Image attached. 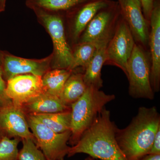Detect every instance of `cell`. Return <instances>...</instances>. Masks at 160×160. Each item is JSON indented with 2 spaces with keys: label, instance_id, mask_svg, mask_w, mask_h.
I'll use <instances>...</instances> for the list:
<instances>
[{
  "label": "cell",
  "instance_id": "6da1fadb",
  "mask_svg": "<svg viewBox=\"0 0 160 160\" xmlns=\"http://www.w3.org/2000/svg\"><path fill=\"white\" fill-rule=\"evenodd\" d=\"M118 128L111 121L110 111L104 107L77 144L70 147L67 157L85 153L99 160H127L116 139Z\"/></svg>",
  "mask_w": 160,
  "mask_h": 160
},
{
  "label": "cell",
  "instance_id": "7a4b0ae2",
  "mask_svg": "<svg viewBox=\"0 0 160 160\" xmlns=\"http://www.w3.org/2000/svg\"><path fill=\"white\" fill-rule=\"evenodd\" d=\"M160 128V115L155 106L140 107L130 124L118 128L116 139L127 160H139L148 154Z\"/></svg>",
  "mask_w": 160,
  "mask_h": 160
},
{
  "label": "cell",
  "instance_id": "3957f363",
  "mask_svg": "<svg viewBox=\"0 0 160 160\" xmlns=\"http://www.w3.org/2000/svg\"><path fill=\"white\" fill-rule=\"evenodd\" d=\"M115 98L114 94H106L93 86H87L84 94L70 106L71 135L68 143L72 146L76 144L100 111Z\"/></svg>",
  "mask_w": 160,
  "mask_h": 160
},
{
  "label": "cell",
  "instance_id": "277c9868",
  "mask_svg": "<svg viewBox=\"0 0 160 160\" xmlns=\"http://www.w3.org/2000/svg\"><path fill=\"white\" fill-rule=\"evenodd\" d=\"M32 9L52 41L53 51L52 54L51 69H69L72 61V50L66 39L62 16L58 12L38 8Z\"/></svg>",
  "mask_w": 160,
  "mask_h": 160
},
{
  "label": "cell",
  "instance_id": "5b68a950",
  "mask_svg": "<svg viewBox=\"0 0 160 160\" xmlns=\"http://www.w3.org/2000/svg\"><path fill=\"white\" fill-rule=\"evenodd\" d=\"M26 115L35 144L47 160H64L70 146L68 145L71 131L58 133L52 131L34 116Z\"/></svg>",
  "mask_w": 160,
  "mask_h": 160
},
{
  "label": "cell",
  "instance_id": "8992f818",
  "mask_svg": "<svg viewBox=\"0 0 160 160\" xmlns=\"http://www.w3.org/2000/svg\"><path fill=\"white\" fill-rule=\"evenodd\" d=\"M127 68L129 95L134 98L153 100L154 92L150 82L151 65L142 46L135 44Z\"/></svg>",
  "mask_w": 160,
  "mask_h": 160
},
{
  "label": "cell",
  "instance_id": "52a82bcc",
  "mask_svg": "<svg viewBox=\"0 0 160 160\" xmlns=\"http://www.w3.org/2000/svg\"><path fill=\"white\" fill-rule=\"evenodd\" d=\"M129 26L123 19L116 27L113 36L106 47V62L114 64L127 75V63L135 46Z\"/></svg>",
  "mask_w": 160,
  "mask_h": 160
},
{
  "label": "cell",
  "instance_id": "ba28073f",
  "mask_svg": "<svg viewBox=\"0 0 160 160\" xmlns=\"http://www.w3.org/2000/svg\"><path fill=\"white\" fill-rule=\"evenodd\" d=\"M52 60V54L42 59H30L2 52L1 69L3 77L7 82L19 75L31 74L42 77L51 69Z\"/></svg>",
  "mask_w": 160,
  "mask_h": 160
},
{
  "label": "cell",
  "instance_id": "9c48e42d",
  "mask_svg": "<svg viewBox=\"0 0 160 160\" xmlns=\"http://www.w3.org/2000/svg\"><path fill=\"white\" fill-rule=\"evenodd\" d=\"M106 8L98 12L89 22L80 36L79 43H91L96 47L108 44L115 30L116 17L114 12Z\"/></svg>",
  "mask_w": 160,
  "mask_h": 160
},
{
  "label": "cell",
  "instance_id": "30bf717a",
  "mask_svg": "<svg viewBox=\"0 0 160 160\" xmlns=\"http://www.w3.org/2000/svg\"><path fill=\"white\" fill-rule=\"evenodd\" d=\"M26 115L19 106L13 103L0 108V134L2 138L30 139L35 143L29 130Z\"/></svg>",
  "mask_w": 160,
  "mask_h": 160
},
{
  "label": "cell",
  "instance_id": "8fae6325",
  "mask_svg": "<svg viewBox=\"0 0 160 160\" xmlns=\"http://www.w3.org/2000/svg\"><path fill=\"white\" fill-rule=\"evenodd\" d=\"M44 92L42 77L31 74L19 75L6 82V93L15 106H21Z\"/></svg>",
  "mask_w": 160,
  "mask_h": 160
},
{
  "label": "cell",
  "instance_id": "7c38bea8",
  "mask_svg": "<svg viewBox=\"0 0 160 160\" xmlns=\"http://www.w3.org/2000/svg\"><path fill=\"white\" fill-rule=\"evenodd\" d=\"M123 18L129 26L134 40L141 46L149 41V22L142 13L140 0H118Z\"/></svg>",
  "mask_w": 160,
  "mask_h": 160
},
{
  "label": "cell",
  "instance_id": "4fadbf2b",
  "mask_svg": "<svg viewBox=\"0 0 160 160\" xmlns=\"http://www.w3.org/2000/svg\"><path fill=\"white\" fill-rule=\"evenodd\" d=\"M149 43L151 52L150 82L154 92L160 89V6L154 2L150 20Z\"/></svg>",
  "mask_w": 160,
  "mask_h": 160
},
{
  "label": "cell",
  "instance_id": "5bb4252c",
  "mask_svg": "<svg viewBox=\"0 0 160 160\" xmlns=\"http://www.w3.org/2000/svg\"><path fill=\"white\" fill-rule=\"evenodd\" d=\"M25 114L35 115L56 113L71 110V106L66 105L58 97L43 92L21 106Z\"/></svg>",
  "mask_w": 160,
  "mask_h": 160
},
{
  "label": "cell",
  "instance_id": "9a60e30c",
  "mask_svg": "<svg viewBox=\"0 0 160 160\" xmlns=\"http://www.w3.org/2000/svg\"><path fill=\"white\" fill-rule=\"evenodd\" d=\"M106 0H93L84 4L75 12L72 19L70 34L74 42L79 40L85 29L98 12L107 8Z\"/></svg>",
  "mask_w": 160,
  "mask_h": 160
},
{
  "label": "cell",
  "instance_id": "2e32d148",
  "mask_svg": "<svg viewBox=\"0 0 160 160\" xmlns=\"http://www.w3.org/2000/svg\"><path fill=\"white\" fill-rule=\"evenodd\" d=\"M108 44L97 47L94 56L85 69L83 79L87 86H93L100 89L103 86L102 78V68L107 61L106 49Z\"/></svg>",
  "mask_w": 160,
  "mask_h": 160
},
{
  "label": "cell",
  "instance_id": "e0dca14e",
  "mask_svg": "<svg viewBox=\"0 0 160 160\" xmlns=\"http://www.w3.org/2000/svg\"><path fill=\"white\" fill-rule=\"evenodd\" d=\"M72 70L67 69H51L42 77L44 92L60 97L66 80Z\"/></svg>",
  "mask_w": 160,
  "mask_h": 160
},
{
  "label": "cell",
  "instance_id": "ac0fdd59",
  "mask_svg": "<svg viewBox=\"0 0 160 160\" xmlns=\"http://www.w3.org/2000/svg\"><path fill=\"white\" fill-rule=\"evenodd\" d=\"M87 87L83 79V74L73 70L66 80L60 98L70 106L82 96Z\"/></svg>",
  "mask_w": 160,
  "mask_h": 160
},
{
  "label": "cell",
  "instance_id": "d6986e66",
  "mask_svg": "<svg viewBox=\"0 0 160 160\" xmlns=\"http://www.w3.org/2000/svg\"><path fill=\"white\" fill-rule=\"evenodd\" d=\"M93 0H26V5L32 9L38 8L51 12H58L73 9Z\"/></svg>",
  "mask_w": 160,
  "mask_h": 160
},
{
  "label": "cell",
  "instance_id": "ffe728a7",
  "mask_svg": "<svg viewBox=\"0 0 160 160\" xmlns=\"http://www.w3.org/2000/svg\"><path fill=\"white\" fill-rule=\"evenodd\" d=\"M32 116L55 132L62 133L71 131V110Z\"/></svg>",
  "mask_w": 160,
  "mask_h": 160
},
{
  "label": "cell",
  "instance_id": "44dd1931",
  "mask_svg": "<svg viewBox=\"0 0 160 160\" xmlns=\"http://www.w3.org/2000/svg\"><path fill=\"white\" fill-rule=\"evenodd\" d=\"M96 49V46L92 43H78L72 50V61L69 70L73 71L79 67L86 69L94 56Z\"/></svg>",
  "mask_w": 160,
  "mask_h": 160
},
{
  "label": "cell",
  "instance_id": "7402d4cb",
  "mask_svg": "<svg viewBox=\"0 0 160 160\" xmlns=\"http://www.w3.org/2000/svg\"><path fill=\"white\" fill-rule=\"evenodd\" d=\"M21 142L19 138H2L0 141V160H18V145Z\"/></svg>",
  "mask_w": 160,
  "mask_h": 160
},
{
  "label": "cell",
  "instance_id": "603a6c76",
  "mask_svg": "<svg viewBox=\"0 0 160 160\" xmlns=\"http://www.w3.org/2000/svg\"><path fill=\"white\" fill-rule=\"evenodd\" d=\"M22 142V148L19 151L18 160H47L33 140L23 139Z\"/></svg>",
  "mask_w": 160,
  "mask_h": 160
},
{
  "label": "cell",
  "instance_id": "cb8c5ba5",
  "mask_svg": "<svg viewBox=\"0 0 160 160\" xmlns=\"http://www.w3.org/2000/svg\"><path fill=\"white\" fill-rule=\"evenodd\" d=\"M6 82L4 79L2 69L0 67V108L12 104L6 93Z\"/></svg>",
  "mask_w": 160,
  "mask_h": 160
},
{
  "label": "cell",
  "instance_id": "d4e9b609",
  "mask_svg": "<svg viewBox=\"0 0 160 160\" xmlns=\"http://www.w3.org/2000/svg\"><path fill=\"white\" fill-rule=\"evenodd\" d=\"M145 18L148 22L150 20L154 4V0H140Z\"/></svg>",
  "mask_w": 160,
  "mask_h": 160
},
{
  "label": "cell",
  "instance_id": "484cf974",
  "mask_svg": "<svg viewBox=\"0 0 160 160\" xmlns=\"http://www.w3.org/2000/svg\"><path fill=\"white\" fill-rule=\"evenodd\" d=\"M149 154H160V128L158 129L152 143Z\"/></svg>",
  "mask_w": 160,
  "mask_h": 160
},
{
  "label": "cell",
  "instance_id": "4316f807",
  "mask_svg": "<svg viewBox=\"0 0 160 160\" xmlns=\"http://www.w3.org/2000/svg\"><path fill=\"white\" fill-rule=\"evenodd\" d=\"M139 160H160V154H149L143 157Z\"/></svg>",
  "mask_w": 160,
  "mask_h": 160
},
{
  "label": "cell",
  "instance_id": "83f0119b",
  "mask_svg": "<svg viewBox=\"0 0 160 160\" xmlns=\"http://www.w3.org/2000/svg\"><path fill=\"white\" fill-rule=\"evenodd\" d=\"M6 0H0V12L5 10Z\"/></svg>",
  "mask_w": 160,
  "mask_h": 160
},
{
  "label": "cell",
  "instance_id": "f1b7e54d",
  "mask_svg": "<svg viewBox=\"0 0 160 160\" xmlns=\"http://www.w3.org/2000/svg\"><path fill=\"white\" fill-rule=\"evenodd\" d=\"M85 160H99L98 159H96L93 158H92L91 157H87V158H86V159H85Z\"/></svg>",
  "mask_w": 160,
  "mask_h": 160
},
{
  "label": "cell",
  "instance_id": "f546056e",
  "mask_svg": "<svg viewBox=\"0 0 160 160\" xmlns=\"http://www.w3.org/2000/svg\"><path fill=\"white\" fill-rule=\"evenodd\" d=\"M1 59H2V51H0V67L1 68Z\"/></svg>",
  "mask_w": 160,
  "mask_h": 160
},
{
  "label": "cell",
  "instance_id": "4dcf8cb0",
  "mask_svg": "<svg viewBox=\"0 0 160 160\" xmlns=\"http://www.w3.org/2000/svg\"><path fill=\"white\" fill-rule=\"evenodd\" d=\"M2 136H1V134H0V141H1V140H2Z\"/></svg>",
  "mask_w": 160,
  "mask_h": 160
}]
</instances>
